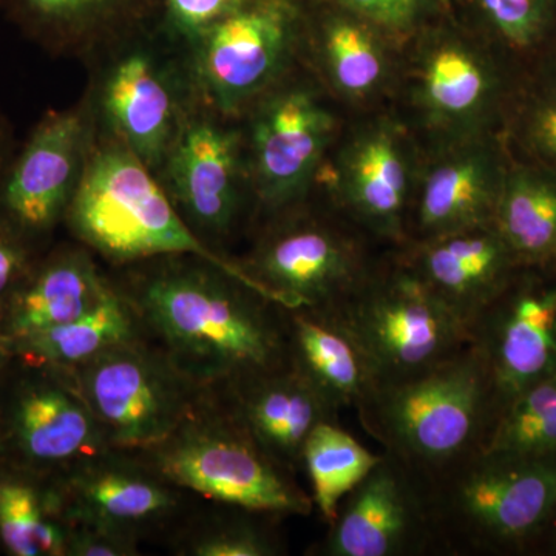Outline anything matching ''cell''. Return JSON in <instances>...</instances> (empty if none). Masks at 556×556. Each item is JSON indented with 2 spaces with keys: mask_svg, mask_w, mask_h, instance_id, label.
<instances>
[{
  "mask_svg": "<svg viewBox=\"0 0 556 556\" xmlns=\"http://www.w3.org/2000/svg\"><path fill=\"white\" fill-rule=\"evenodd\" d=\"M119 269L113 283L146 336L201 386L222 390L288 364L277 303L243 278L188 254Z\"/></svg>",
  "mask_w": 556,
  "mask_h": 556,
  "instance_id": "cell-1",
  "label": "cell"
},
{
  "mask_svg": "<svg viewBox=\"0 0 556 556\" xmlns=\"http://www.w3.org/2000/svg\"><path fill=\"white\" fill-rule=\"evenodd\" d=\"M426 482L442 554L530 555L556 510V453L482 448Z\"/></svg>",
  "mask_w": 556,
  "mask_h": 556,
  "instance_id": "cell-2",
  "label": "cell"
},
{
  "mask_svg": "<svg viewBox=\"0 0 556 556\" xmlns=\"http://www.w3.org/2000/svg\"><path fill=\"white\" fill-rule=\"evenodd\" d=\"M357 415L383 452L427 481L484 448L497 408L484 358L470 343L415 378L379 387Z\"/></svg>",
  "mask_w": 556,
  "mask_h": 556,
  "instance_id": "cell-3",
  "label": "cell"
},
{
  "mask_svg": "<svg viewBox=\"0 0 556 556\" xmlns=\"http://www.w3.org/2000/svg\"><path fill=\"white\" fill-rule=\"evenodd\" d=\"M64 225L78 243L116 268L166 255H197L268 295L236 258L204 243L179 215L159 177L101 130Z\"/></svg>",
  "mask_w": 556,
  "mask_h": 556,
  "instance_id": "cell-4",
  "label": "cell"
},
{
  "mask_svg": "<svg viewBox=\"0 0 556 556\" xmlns=\"http://www.w3.org/2000/svg\"><path fill=\"white\" fill-rule=\"evenodd\" d=\"M139 455L167 481L219 506L273 518L309 517L313 497L252 438L217 390Z\"/></svg>",
  "mask_w": 556,
  "mask_h": 556,
  "instance_id": "cell-5",
  "label": "cell"
},
{
  "mask_svg": "<svg viewBox=\"0 0 556 556\" xmlns=\"http://www.w3.org/2000/svg\"><path fill=\"white\" fill-rule=\"evenodd\" d=\"M361 348L379 387L415 378L470 345L467 325L399 254L329 309Z\"/></svg>",
  "mask_w": 556,
  "mask_h": 556,
  "instance_id": "cell-6",
  "label": "cell"
},
{
  "mask_svg": "<svg viewBox=\"0 0 556 556\" xmlns=\"http://www.w3.org/2000/svg\"><path fill=\"white\" fill-rule=\"evenodd\" d=\"M70 375L110 447L135 452L169 437L212 390L146 334L109 348Z\"/></svg>",
  "mask_w": 556,
  "mask_h": 556,
  "instance_id": "cell-7",
  "label": "cell"
},
{
  "mask_svg": "<svg viewBox=\"0 0 556 556\" xmlns=\"http://www.w3.org/2000/svg\"><path fill=\"white\" fill-rule=\"evenodd\" d=\"M357 226L303 206L270 215L241 269L280 306L332 309L375 268Z\"/></svg>",
  "mask_w": 556,
  "mask_h": 556,
  "instance_id": "cell-8",
  "label": "cell"
},
{
  "mask_svg": "<svg viewBox=\"0 0 556 556\" xmlns=\"http://www.w3.org/2000/svg\"><path fill=\"white\" fill-rule=\"evenodd\" d=\"M109 447L70 372L16 357L0 376L2 463L51 478Z\"/></svg>",
  "mask_w": 556,
  "mask_h": 556,
  "instance_id": "cell-9",
  "label": "cell"
},
{
  "mask_svg": "<svg viewBox=\"0 0 556 556\" xmlns=\"http://www.w3.org/2000/svg\"><path fill=\"white\" fill-rule=\"evenodd\" d=\"M98 131L90 94L73 108L50 110L0 177V218L40 252L64 225Z\"/></svg>",
  "mask_w": 556,
  "mask_h": 556,
  "instance_id": "cell-10",
  "label": "cell"
},
{
  "mask_svg": "<svg viewBox=\"0 0 556 556\" xmlns=\"http://www.w3.org/2000/svg\"><path fill=\"white\" fill-rule=\"evenodd\" d=\"M159 179L189 228L226 254L223 248L240 229L249 201H254L244 135L197 101Z\"/></svg>",
  "mask_w": 556,
  "mask_h": 556,
  "instance_id": "cell-11",
  "label": "cell"
},
{
  "mask_svg": "<svg viewBox=\"0 0 556 556\" xmlns=\"http://www.w3.org/2000/svg\"><path fill=\"white\" fill-rule=\"evenodd\" d=\"M90 97L102 134L156 177L197 102L186 62L178 64L148 46L112 50Z\"/></svg>",
  "mask_w": 556,
  "mask_h": 556,
  "instance_id": "cell-12",
  "label": "cell"
},
{
  "mask_svg": "<svg viewBox=\"0 0 556 556\" xmlns=\"http://www.w3.org/2000/svg\"><path fill=\"white\" fill-rule=\"evenodd\" d=\"M188 47L185 62L197 101L233 119L278 86L292 53V25L277 7L247 5Z\"/></svg>",
  "mask_w": 556,
  "mask_h": 556,
  "instance_id": "cell-13",
  "label": "cell"
},
{
  "mask_svg": "<svg viewBox=\"0 0 556 556\" xmlns=\"http://www.w3.org/2000/svg\"><path fill=\"white\" fill-rule=\"evenodd\" d=\"M332 134L331 113L306 87L277 86L254 105L244 148L258 212L303 206Z\"/></svg>",
  "mask_w": 556,
  "mask_h": 556,
  "instance_id": "cell-14",
  "label": "cell"
},
{
  "mask_svg": "<svg viewBox=\"0 0 556 556\" xmlns=\"http://www.w3.org/2000/svg\"><path fill=\"white\" fill-rule=\"evenodd\" d=\"M50 479L67 525L102 527L142 541L185 514V490L135 450H102Z\"/></svg>",
  "mask_w": 556,
  "mask_h": 556,
  "instance_id": "cell-15",
  "label": "cell"
},
{
  "mask_svg": "<svg viewBox=\"0 0 556 556\" xmlns=\"http://www.w3.org/2000/svg\"><path fill=\"white\" fill-rule=\"evenodd\" d=\"M497 416L527 388L556 375V266L521 268L470 325ZM497 419V417H496Z\"/></svg>",
  "mask_w": 556,
  "mask_h": 556,
  "instance_id": "cell-16",
  "label": "cell"
},
{
  "mask_svg": "<svg viewBox=\"0 0 556 556\" xmlns=\"http://www.w3.org/2000/svg\"><path fill=\"white\" fill-rule=\"evenodd\" d=\"M438 552L426 479L382 452L379 463L340 503L321 556H419Z\"/></svg>",
  "mask_w": 556,
  "mask_h": 556,
  "instance_id": "cell-17",
  "label": "cell"
},
{
  "mask_svg": "<svg viewBox=\"0 0 556 556\" xmlns=\"http://www.w3.org/2000/svg\"><path fill=\"white\" fill-rule=\"evenodd\" d=\"M412 175L407 148L396 129L383 124L368 127L340 153L336 201L368 236L405 244L416 186Z\"/></svg>",
  "mask_w": 556,
  "mask_h": 556,
  "instance_id": "cell-18",
  "label": "cell"
},
{
  "mask_svg": "<svg viewBox=\"0 0 556 556\" xmlns=\"http://www.w3.org/2000/svg\"><path fill=\"white\" fill-rule=\"evenodd\" d=\"M506 170L482 139L445 150L415 186L407 243L492 226Z\"/></svg>",
  "mask_w": 556,
  "mask_h": 556,
  "instance_id": "cell-19",
  "label": "cell"
},
{
  "mask_svg": "<svg viewBox=\"0 0 556 556\" xmlns=\"http://www.w3.org/2000/svg\"><path fill=\"white\" fill-rule=\"evenodd\" d=\"M217 391L260 447L292 475L303 470L311 433L321 424L339 422L340 409L289 362Z\"/></svg>",
  "mask_w": 556,
  "mask_h": 556,
  "instance_id": "cell-20",
  "label": "cell"
},
{
  "mask_svg": "<svg viewBox=\"0 0 556 556\" xmlns=\"http://www.w3.org/2000/svg\"><path fill=\"white\" fill-rule=\"evenodd\" d=\"M401 255L468 331L522 268L493 225L407 243Z\"/></svg>",
  "mask_w": 556,
  "mask_h": 556,
  "instance_id": "cell-21",
  "label": "cell"
},
{
  "mask_svg": "<svg viewBox=\"0 0 556 556\" xmlns=\"http://www.w3.org/2000/svg\"><path fill=\"white\" fill-rule=\"evenodd\" d=\"M113 289L86 247L47 249L0 313V329L11 340L75 320L89 313Z\"/></svg>",
  "mask_w": 556,
  "mask_h": 556,
  "instance_id": "cell-22",
  "label": "cell"
},
{
  "mask_svg": "<svg viewBox=\"0 0 556 556\" xmlns=\"http://www.w3.org/2000/svg\"><path fill=\"white\" fill-rule=\"evenodd\" d=\"M288 362L340 409L364 407L379 386L361 348L329 309L280 306Z\"/></svg>",
  "mask_w": 556,
  "mask_h": 556,
  "instance_id": "cell-23",
  "label": "cell"
},
{
  "mask_svg": "<svg viewBox=\"0 0 556 556\" xmlns=\"http://www.w3.org/2000/svg\"><path fill=\"white\" fill-rule=\"evenodd\" d=\"M497 91L495 72L481 54L456 40L427 51L420 72V101L433 123L470 135L492 109Z\"/></svg>",
  "mask_w": 556,
  "mask_h": 556,
  "instance_id": "cell-24",
  "label": "cell"
},
{
  "mask_svg": "<svg viewBox=\"0 0 556 556\" xmlns=\"http://www.w3.org/2000/svg\"><path fill=\"white\" fill-rule=\"evenodd\" d=\"M493 226L522 268L556 266V170L507 169Z\"/></svg>",
  "mask_w": 556,
  "mask_h": 556,
  "instance_id": "cell-25",
  "label": "cell"
},
{
  "mask_svg": "<svg viewBox=\"0 0 556 556\" xmlns=\"http://www.w3.org/2000/svg\"><path fill=\"white\" fill-rule=\"evenodd\" d=\"M141 334L146 332L138 314L113 283L89 313L11 342L16 357L72 372L109 348Z\"/></svg>",
  "mask_w": 556,
  "mask_h": 556,
  "instance_id": "cell-26",
  "label": "cell"
},
{
  "mask_svg": "<svg viewBox=\"0 0 556 556\" xmlns=\"http://www.w3.org/2000/svg\"><path fill=\"white\" fill-rule=\"evenodd\" d=\"M67 522L51 479L0 460V551L64 556Z\"/></svg>",
  "mask_w": 556,
  "mask_h": 556,
  "instance_id": "cell-27",
  "label": "cell"
},
{
  "mask_svg": "<svg viewBox=\"0 0 556 556\" xmlns=\"http://www.w3.org/2000/svg\"><path fill=\"white\" fill-rule=\"evenodd\" d=\"M25 35L53 56L86 58L113 36L126 0H2Z\"/></svg>",
  "mask_w": 556,
  "mask_h": 556,
  "instance_id": "cell-28",
  "label": "cell"
},
{
  "mask_svg": "<svg viewBox=\"0 0 556 556\" xmlns=\"http://www.w3.org/2000/svg\"><path fill=\"white\" fill-rule=\"evenodd\" d=\"M380 456L382 453H372L339 422L321 424L311 433L303 448L302 467L309 478L314 508L327 525Z\"/></svg>",
  "mask_w": 556,
  "mask_h": 556,
  "instance_id": "cell-29",
  "label": "cell"
},
{
  "mask_svg": "<svg viewBox=\"0 0 556 556\" xmlns=\"http://www.w3.org/2000/svg\"><path fill=\"white\" fill-rule=\"evenodd\" d=\"M268 515L229 507V514L193 521L179 533L178 555L277 556L283 554L280 538L268 526Z\"/></svg>",
  "mask_w": 556,
  "mask_h": 556,
  "instance_id": "cell-30",
  "label": "cell"
},
{
  "mask_svg": "<svg viewBox=\"0 0 556 556\" xmlns=\"http://www.w3.org/2000/svg\"><path fill=\"white\" fill-rule=\"evenodd\" d=\"M484 448L515 455L556 453V375L527 388L503 409Z\"/></svg>",
  "mask_w": 556,
  "mask_h": 556,
  "instance_id": "cell-31",
  "label": "cell"
},
{
  "mask_svg": "<svg viewBox=\"0 0 556 556\" xmlns=\"http://www.w3.org/2000/svg\"><path fill=\"white\" fill-rule=\"evenodd\" d=\"M321 58L336 89L364 98L386 78L387 61L367 28L350 21L332 22L324 35Z\"/></svg>",
  "mask_w": 556,
  "mask_h": 556,
  "instance_id": "cell-32",
  "label": "cell"
},
{
  "mask_svg": "<svg viewBox=\"0 0 556 556\" xmlns=\"http://www.w3.org/2000/svg\"><path fill=\"white\" fill-rule=\"evenodd\" d=\"M497 33L515 47L532 46L544 33L547 9L544 0H479Z\"/></svg>",
  "mask_w": 556,
  "mask_h": 556,
  "instance_id": "cell-33",
  "label": "cell"
},
{
  "mask_svg": "<svg viewBox=\"0 0 556 556\" xmlns=\"http://www.w3.org/2000/svg\"><path fill=\"white\" fill-rule=\"evenodd\" d=\"M521 138L541 164L556 170V78L541 86L527 102Z\"/></svg>",
  "mask_w": 556,
  "mask_h": 556,
  "instance_id": "cell-34",
  "label": "cell"
},
{
  "mask_svg": "<svg viewBox=\"0 0 556 556\" xmlns=\"http://www.w3.org/2000/svg\"><path fill=\"white\" fill-rule=\"evenodd\" d=\"M247 5L248 0H167V17L172 31L189 46L212 25Z\"/></svg>",
  "mask_w": 556,
  "mask_h": 556,
  "instance_id": "cell-35",
  "label": "cell"
},
{
  "mask_svg": "<svg viewBox=\"0 0 556 556\" xmlns=\"http://www.w3.org/2000/svg\"><path fill=\"white\" fill-rule=\"evenodd\" d=\"M42 254L0 218V313Z\"/></svg>",
  "mask_w": 556,
  "mask_h": 556,
  "instance_id": "cell-36",
  "label": "cell"
},
{
  "mask_svg": "<svg viewBox=\"0 0 556 556\" xmlns=\"http://www.w3.org/2000/svg\"><path fill=\"white\" fill-rule=\"evenodd\" d=\"M139 538L116 530L67 525L64 556H137Z\"/></svg>",
  "mask_w": 556,
  "mask_h": 556,
  "instance_id": "cell-37",
  "label": "cell"
},
{
  "mask_svg": "<svg viewBox=\"0 0 556 556\" xmlns=\"http://www.w3.org/2000/svg\"><path fill=\"white\" fill-rule=\"evenodd\" d=\"M343 2L380 24L401 25L415 14L419 0H343Z\"/></svg>",
  "mask_w": 556,
  "mask_h": 556,
  "instance_id": "cell-38",
  "label": "cell"
},
{
  "mask_svg": "<svg viewBox=\"0 0 556 556\" xmlns=\"http://www.w3.org/2000/svg\"><path fill=\"white\" fill-rule=\"evenodd\" d=\"M530 555L556 556V510L538 535Z\"/></svg>",
  "mask_w": 556,
  "mask_h": 556,
  "instance_id": "cell-39",
  "label": "cell"
},
{
  "mask_svg": "<svg viewBox=\"0 0 556 556\" xmlns=\"http://www.w3.org/2000/svg\"><path fill=\"white\" fill-rule=\"evenodd\" d=\"M14 150H16V141H14L13 127L10 126L9 119L0 113V177H2L7 164L10 163Z\"/></svg>",
  "mask_w": 556,
  "mask_h": 556,
  "instance_id": "cell-40",
  "label": "cell"
},
{
  "mask_svg": "<svg viewBox=\"0 0 556 556\" xmlns=\"http://www.w3.org/2000/svg\"><path fill=\"white\" fill-rule=\"evenodd\" d=\"M16 354H14L13 342L5 332L0 329V376L13 364Z\"/></svg>",
  "mask_w": 556,
  "mask_h": 556,
  "instance_id": "cell-41",
  "label": "cell"
}]
</instances>
